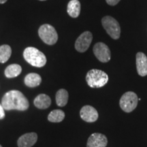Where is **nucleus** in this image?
Wrapping results in <instances>:
<instances>
[{
  "label": "nucleus",
  "instance_id": "4be33fe9",
  "mask_svg": "<svg viewBox=\"0 0 147 147\" xmlns=\"http://www.w3.org/2000/svg\"><path fill=\"white\" fill-rule=\"evenodd\" d=\"M8 0H0V3H5Z\"/></svg>",
  "mask_w": 147,
  "mask_h": 147
},
{
  "label": "nucleus",
  "instance_id": "9b49d317",
  "mask_svg": "<svg viewBox=\"0 0 147 147\" xmlns=\"http://www.w3.org/2000/svg\"><path fill=\"white\" fill-rule=\"evenodd\" d=\"M38 135L36 133H27L21 136L17 141L18 147H32L36 144Z\"/></svg>",
  "mask_w": 147,
  "mask_h": 147
},
{
  "label": "nucleus",
  "instance_id": "7ed1b4c3",
  "mask_svg": "<svg viewBox=\"0 0 147 147\" xmlns=\"http://www.w3.org/2000/svg\"><path fill=\"white\" fill-rule=\"evenodd\" d=\"M88 85L91 88L104 87L108 81L107 74L100 69H93L88 71L86 76Z\"/></svg>",
  "mask_w": 147,
  "mask_h": 147
},
{
  "label": "nucleus",
  "instance_id": "aec40b11",
  "mask_svg": "<svg viewBox=\"0 0 147 147\" xmlns=\"http://www.w3.org/2000/svg\"><path fill=\"white\" fill-rule=\"evenodd\" d=\"M108 4L110 5H115L118 3L121 0H106Z\"/></svg>",
  "mask_w": 147,
  "mask_h": 147
},
{
  "label": "nucleus",
  "instance_id": "412c9836",
  "mask_svg": "<svg viewBox=\"0 0 147 147\" xmlns=\"http://www.w3.org/2000/svg\"><path fill=\"white\" fill-rule=\"evenodd\" d=\"M5 117L4 109L1 104H0V119H3Z\"/></svg>",
  "mask_w": 147,
  "mask_h": 147
},
{
  "label": "nucleus",
  "instance_id": "f3484780",
  "mask_svg": "<svg viewBox=\"0 0 147 147\" xmlns=\"http://www.w3.org/2000/svg\"><path fill=\"white\" fill-rule=\"evenodd\" d=\"M68 92L65 89H59L56 93V103L57 106L63 107L67 104L68 101Z\"/></svg>",
  "mask_w": 147,
  "mask_h": 147
},
{
  "label": "nucleus",
  "instance_id": "dca6fc26",
  "mask_svg": "<svg viewBox=\"0 0 147 147\" xmlns=\"http://www.w3.org/2000/svg\"><path fill=\"white\" fill-rule=\"evenodd\" d=\"M22 71V67L18 64H12L8 65L5 69V76L11 78L17 77Z\"/></svg>",
  "mask_w": 147,
  "mask_h": 147
},
{
  "label": "nucleus",
  "instance_id": "5701e85b",
  "mask_svg": "<svg viewBox=\"0 0 147 147\" xmlns=\"http://www.w3.org/2000/svg\"><path fill=\"white\" fill-rule=\"evenodd\" d=\"M39 1H46V0H39Z\"/></svg>",
  "mask_w": 147,
  "mask_h": 147
},
{
  "label": "nucleus",
  "instance_id": "0eeeda50",
  "mask_svg": "<svg viewBox=\"0 0 147 147\" xmlns=\"http://www.w3.org/2000/svg\"><path fill=\"white\" fill-rule=\"evenodd\" d=\"M93 53L97 59L102 63H106L109 61L111 58L109 48L102 42H98L95 44L93 47Z\"/></svg>",
  "mask_w": 147,
  "mask_h": 147
},
{
  "label": "nucleus",
  "instance_id": "f8f14e48",
  "mask_svg": "<svg viewBox=\"0 0 147 147\" xmlns=\"http://www.w3.org/2000/svg\"><path fill=\"white\" fill-rule=\"evenodd\" d=\"M136 67L138 74L140 76L147 75V57L143 53L136 54Z\"/></svg>",
  "mask_w": 147,
  "mask_h": 147
},
{
  "label": "nucleus",
  "instance_id": "2eb2a0df",
  "mask_svg": "<svg viewBox=\"0 0 147 147\" xmlns=\"http://www.w3.org/2000/svg\"><path fill=\"white\" fill-rule=\"evenodd\" d=\"M42 82V78L39 74L30 73L25 78V84L29 87H36L39 86Z\"/></svg>",
  "mask_w": 147,
  "mask_h": 147
},
{
  "label": "nucleus",
  "instance_id": "1a4fd4ad",
  "mask_svg": "<svg viewBox=\"0 0 147 147\" xmlns=\"http://www.w3.org/2000/svg\"><path fill=\"white\" fill-rule=\"evenodd\" d=\"M80 116L82 120L88 123L95 122L98 119V113L91 106H84L81 108L80 111Z\"/></svg>",
  "mask_w": 147,
  "mask_h": 147
},
{
  "label": "nucleus",
  "instance_id": "f257e3e1",
  "mask_svg": "<svg viewBox=\"0 0 147 147\" xmlns=\"http://www.w3.org/2000/svg\"><path fill=\"white\" fill-rule=\"evenodd\" d=\"M1 105L6 110H16L24 111L28 109L29 104L26 97L21 91L12 90L7 92L1 100Z\"/></svg>",
  "mask_w": 147,
  "mask_h": 147
},
{
  "label": "nucleus",
  "instance_id": "39448f33",
  "mask_svg": "<svg viewBox=\"0 0 147 147\" xmlns=\"http://www.w3.org/2000/svg\"><path fill=\"white\" fill-rule=\"evenodd\" d=\"M102 23L107 34L113 39H119L121 34V27L118 21L110 16H106L102 20Z\"/></svg>",
  "mask_w": 147,
  "mask_h": 147
},
{
  "label": "nucleus",
  "instance_id": "ddd939ff",
  "mask_svg": "<svg viewBox=\"0 0 147 147\" xmlns=\"http://www.w3.org/2000/svg\"><path fill=\"white\" fill-rule=\"evenodd\" d=\"M34 105L39 109H46L51 106L50 97L46 94H40L34 100Z\"/></svg>",
  "mask_w": 147,
  "mask_h": 147
},
{
  "label": "nucleus",
  "instance_id": "4468645a",
  "mask_svg": "<svg viewBox=\"0 0 147 147\" xmlns=\"http://www.w3.org/2000/svg\"><path fill=\"white\" fill-rule=\"evenodd\" d=\"M67 13L71 17L77 18L80 13V3L78 0H71L67 8Z\"/></svg>",
  "mask_w": 147,
  "mask_h": 147
},
{
  "label": "nucleus",
  "instance_id": "b1692460",
  "mask_svg": "<svg viewBox=\"0 0 147 147\" xmlns=\"http://www.w3.org/2000/svg\"><path fill=\"white\" fill-rule=\"evenodd\" d=\"M0 147H2V146H1V144H0Z\"/></svg>",
  "mask_w": 147,
  "mask_h": 147
},
{
  "label": "nucleus",
  "instance_id": "20e7f679",
  "mask_svg": "<svg viewBox=\"0 0 147 147\" xmlns=\"http://www.w3.org/2000/svg\"><path fill=\"white\" fill-rule=\"evenodd\" d=\"M40 38L45 43L49 45H53L57 42L58 34L52 25L45 24L38 30Z\"/></svg>",
  "mask_w": 147,
  "mask_h": 147
},
{
  "label": "nucleus",
  "instance_id": "6ab92c4d",
  "mask_svg": "<svg viewBox=\"0 0 147 147\" xmlns=\"http://www.w3.org/2000/svg\"><path fill=\"white\" fill-rule=\"evenodd\" d=\"M12 49L9 45H3L0 47V63H4L10 59Z\"/></svg>",
  "mask_w": 147,
  "mask_h": 147
},
{
  "label": "nucleus",
  "instance_id": "a211bd4d",
  "mask_svg": "<svg viewBox=\"0 0 147 147\" xmlns=\"http://www.w3.org/2000/svg\"><path fill=\"white\" fill-rule=\"evenodd\" d=\"M65 118V113L61 110H54L48 116V120L52 123L61 122Z\"/></svg>",
  "mask_w": 147,
  "mask_h": 147
},
{
  "label": "nucleus",
  "instance_id": "6e6552de",
  "mask_svg": "<svg viewBox=\"0 0 147 147\" xmlns=\"http://www.w3.org/2000/svg\"><path fill=\"white\" fill-rule=\"evenodd\" d=\"M93 40V36L90 32H84L78 37L75 42V49L80 53H84L89 49Z\"/></svg>",
  "mask_w": 147,
  "mask_h": 147
},
{
  "label": "nucleus",
  "instance_id": "f03ea898",
  "mask_svg": "<svg viewBox=\"0 0 147 147\" xmlns=\"http://www.w3.org/2000/svg\"><path fill=\"white\" fill-rule=\"evenodd\" d=\"M23 57L30 65L34 67H42L47 63L45 55L34 47H27L23 52Z\"/></svg>",
  "mask_w": 147,
  "mask_h": 147
},
{
  "label": "nucleus",
  "instance_id": "9d476101",
  "mask_svg": "<svg viewBox=\"0 0 147 147\" xmlns=\"http://www.w3.org/2000/svg\"><path fill=\"white\" fill-rule=\"evenodd\" d=\"M107 144L108 140L105 136L100 133H94L88 139L87 147H106Z\"/></svg>",
  "mask_w": 147,
  "mask_h": 147
},
{
  "label": "nucleus",
  "instance_id": "423d86ee",
  "mask_svg": "<svg viewBox=\"0 0 147 147\" xmlns=\"http://www.w3.org/2000/svg\"><path fill=\"white\" fill-rule=\"evenodd\" d=\"M138 102L137 95L134 92L128 91L125 93L119 101L121 109L125 113H131L136 108Z\"/></svg>",
  "mask_w": 147,
  "mask_h": 147
}]
</instances>
